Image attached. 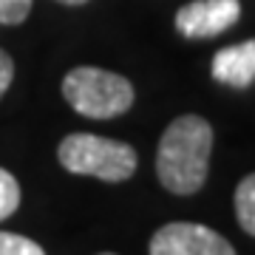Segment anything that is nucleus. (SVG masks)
I'll use <instances>...</instances> for the list:
<instances>
[{
    "label": "nucleus",
    "instance_id": "6e6552de",
    "mask_svg": "<svg viewBox=\"0 0 255 255\" xmlns=\"http://www.w3.org/2000/svg\"><path fill=\"white\" fill-rule=\"evenodd\" d=\"M20 207V184L17 179L0 167V221H6Z\"/></svg>",
    "mask_w": 255,
    "mask_h": 255
},
{
    "label": "nucleus",
    "instance_id": "0eeeda50",
    "mask_svg": "<svg viewBox=\"0 0 255 255\" xmlns=\"http://www.w3.org/2000/svg\"><path fill=\"white\" fill-rule=\"evenodd\" d=\"M236 216L244 233L255 236V173L244 176L236 187Z\"/></svg>",
    "mask_w": 255,
    "mask_h": 255
},
{
    "label": "nucleus",
    "instance_id": "39448f33",
    "mask_svg": "<svg viewBox=\"0 0 255 255\" xmlns=\"http://www.w3.org/2000/svg\"><path fill=\"white\" fill-rule=\"evenodd\" d=\"M241 17V0H193L176 11V28L187 40L219 37Z\"/></svg>",
    "mask_w": 255,
    "mask_h": 255
},
{
    "label": "nucleus",
    "instance_id": "ddd939ff",
    "mask_svg": "<svg viewBox=\"0 0 255 255\" xmlns=\"http://www.w3.org/2000/svg\"><path fill=\"white\" fill-rule=\"evenodd\" d=\"M100 255H114V253H100Z\"/></svg>",
    "mask_w": 255,
    "mask_h": 255
},
{
    "label": "nucleus",
    "instance_id": "9d476101",
    "mask_svg": "<svg viewBox=\"0 0 255 255\" xmlns=\"http://www.w3.org/2000/svg\"><path fill=\"white\" fill-rule=\"evenodd\" d=\"M31 0H0V23L3 26H17L28 17Z\"/></svg>",
    "mask_w": 255,
    "mask_h": 255
},
{
    "label": "nucleus",
    "instance_id": "7ed1b4c3",
    "mask_svg": "<svg viewBox=\"0 0 255 255\" xmlns=\"http://www.w3.org/2000/svg\"><path fill=\"white\" fill-rule=\"evenodd\" d=\"M57 159L68 173L94 176L102 182H125L136 170V150L128 142L97 133H71L60 142Z\"/></svg>",
    "mask_w": 255,
    "mask_h": 255
},
{
    "label": "nucleus",
    "instance_id": "1a4fd4ad",
    "mask_svg": "<svg viewBox=\"0 0 255 255\" xmlns=\"http://www.w3.org/2000/svg\"><path fill=\"white\" fill-rule=\"evenodd\" d=\"M0 255H46V250L26 236L0 230Z\"/></svg>",
    "mask_w": 255,
    "mask_h": 255
},
{
    "label": "nucleus",
    "instance_id": "20e7f679",
    "mask_svg": "<svg viewBox=\"0 0 255 255\" xmlns=\"http://www.w3.org/2000/svg\"><path fill=\"white\" fill-rule=\"evenodd\" d=\"M150 255H236V250L224 236L204 224L170 221L150 238Z\"/></svg>",
    "mask_w": 255,
    "mask_h": 255
},
{
    "label": "nucleus",
    "instance_id": "9b49d317",
    "mask_svg": "<svg viewBox=\"0 0 255 255\" xmlns=\"http://www.w3.org/2000/svg\"><path fill=\"white\" fill-rule=\"evenodd\" d=\"M11 80H14V60L0 48V100H3V94L9 91Z\"/></svg>",
    "mask_w": 255,
    "mask_h": 255
},
{
    "label": "nucleus",
    "instance_id": "f8f14e48",
    "mask_svg": "<svg viewBox=\"0 0 255 255\" xmlns=\"http://www.w3.org/2000/svg\"><path fill=\"white\" fill-rule=\"evenodd\" d=\"M57 3H65V6H82V3H88V0H57Z\"/></svg>",
    "mask_w": 255,
    "mask_h": 255
},
{
    "label": "nucleus",
    "instance_id": "423d86ee",
    "mask_svg": "<svg viewBox=\"0 0 255 255\" xmlns=\"http://www.w3.org/2000/svg\"><path fill=\"white\" fill-rule=\"evenodd\" d=\"M213 77L230 88H250L255 82V40L221 48L213 57Z\"/></svg>",
    "mask_w": 255,
    "mask_h": 255
},
{
    "label": "nucleus",
    "instance_id": "f257e3e1",
    "mask_svg": "<svg viewBox=\"0 0 255 255\" xmlns=\"http://www.w3.org/2000/svg\"><path fill=\"white\" fill-rule=\"evenodd\" d=\"M210 150H213V128L207 119L184 114L173 119L159 139L156 150V173L164 190L176 196H193L207 182Z\"/></svg>",
    "mask_w": 255,
    "mask_h": 255
},
{
    "label": "nucleus",
    "instance_id": "f03ea898",
    "mask_svg": "<svg viewBox=\"0 0 255 255\" xmlns=\"http://www.w3.org/2000/svg\"><path fill=\"white\" fill-rule=\"evenodd\" d=\"M63 97L77 114L88 119L122 117L133 105V85L122 74L97 65L71 68L63 80Z\"/></svg>",
    "mask_w": 255,
    "mask_h": 255
}]
</instances>
